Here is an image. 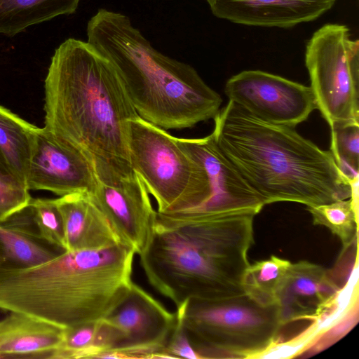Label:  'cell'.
<instances>
[{
    "label": "cell",
    "mask_w": 359,
    "mask_h": 359,
    "mask_svg": "<svg viewBox=\"0 0 359 359\" xmlns=\"http://www.w3.org/2000/svg\"><path fill=\"white\" fill-rule=\"evenodd\" d=\"M299 349L298 346L284 345L275 347L263 355L264 358H284L292 356Z\"/></svg>",
    "instance_id": "26"
},
{
    "label": "cell",
    "mask_w": 359,
    "mask_h": 359,
    "mask_svg": "<svg viewBox=\"0 0 359 359\" xmlns=\"http://www.w3.org/2000/svg\"><path fill=\"white\" fill-rule=\"evenodd\" d=\"M93 169L97 184L90 194L93 201L121 242L140 256L151 240L156 217L144 183L133 170Z\"/></svg>",
    "instance_id": "7"
},
{
    "label": "cell",
    "mask_w": 359,
    "mask_h": 359,
    "mask_svg": "<svg viewBox=\"0 0 359 359\" xmlns=\"http://www.w3.org/2000/svg\"><path fill=\"white\" fill-rule=\"evenodd\" d=\"M211 133L220 150L264 203L293 201L310 206L351 198V182L331 151L294 128L264 121L229 100Z\"/></svg>",
    "instance_id": "2"
},
{
    "label": "cell",
    "mask_w": 359,
    "mask_h": 359,
    "mask_svg": "<svg viewBox=\"0 0 359 359\" xmlns=\"http://www.w3.org/2000/svg\"><path fill=\"white\" fill-rule=\"evenodd\" d=\"M96 184L93 163L83 151L45 127H36L25 181L29 191H48L62 196L90 194Z\"/></svg>",
    "instance_id": "10"
},
{
    "label": "cell",
    "mask_w": 359,
    "mask_h": 359,
    "mask_svg": "<svg viewBox=\"0 0 359 359\" xmlns=\"http://www.w3.org/2000/svg\"><path fill=\"white\" fill-rule=\"evenodd\" d=\"M330 127V151L342 172L355 182L358 181L359 122H337Z\"/></svg>",
    "instance_id": "19"
},
{
    "label": "cell",
    "mask_w": 359,
    "mask_h": 359,
    "mask_svg": "<svg viewBox=\"0 0 359 359\" xmlns=\"http://www.w3.org/2000/svg\"><path fill=\"white\" fill-rule=\"evenodd\" d=\"M224 93L255 116L292 128L317 109L310 86L261 70H245L231 76Z\"/></svg>",
    "instance_id": "8"
},
{
    "label": "cell",
    "mask_w": 359,
    "mask_h": 359,
    "mask_svg": "<svg viewBox=\"0 0 359 359\" xmlns=\"http://www.w3.org/2000/svg\"><path fill=\"white\" fill-rule=\"evenodd\" d=\"M305 65L317 109L332 126L359 122V41L344 25L326 24L306 46Z\"/></svg>",
    "instance_id": "6"
},
{
    "label": "cell",
    "mask_w": 359,
    "mask_h": 359,
    "mask_svg": "<svg viewBox=\"0 0 359 359\" xmlns=\"http://www.w3.org/2000/svg\"><path fill=\"white\" fill-rule=\"evenodd\" d=\"M179 143L199 161L208 175L211 196L198 210L219 214L249 212L264 204L224 156L212 134L201 138H179Z\"/></svg>",
    "instance_id": "11"
},
{
    "label": "cell",
    "mask_w": 359,
    "mask_h": 359,
    "mask_svg": "<svg viewBox=\"0 0 359 359\" xmlns=\"http://www.w3.org/2000/svg\"><path fill=\"white\" fill-rule=\"evenodd\" d=\"M354 321L353 318H351L348 320H346L337 326H335L332 330V334L337 336L341 334L344 332L347 331L353 325Z\"/></svg>",
    "instance_id": "28"
},
{
    "label": "cell",
    "mask_w": 359,
    "mask_h": 359,
    "mask_svg": "<svg viewBox=\"0 0 359 359\" xmlns=\"http://www.w3.org/2000/svg\"><path fill=\"white\" fill-rule=\"evenodd\" d=\"M123 341L122 332L103 318L64 328L62 341L49 358H100L107 352L118 349Z\"/></svg>",
    "instance_id": "16"
},
{
    "label": "cell",
    "mask_w": 359,
    "mask_h": 359,
    "mask_svg": "<svg viewBox=\"0 0 359 359\" xmlns=\"http://www.w3.org/2000/svg\"><path fill=\"white\" fill-rule=\"evenodd\" d=\"M357 194L358 192L349 201L337 200L326 204L311 206L310 210L318 219L332 226L347 225L351 223L354 216L353 203L358 198V196H354Z\"/></svg>",
    "instance_id": "22"
},
{
    "label": "cell",
    "mask_w": 359,
    "mask_h": 359,
    "mask_svg": "<svg viewBox=\"0 0 359 359\" xmlns=\"http://www.w3.org/2000/svg\"><path fill=\"white\" fill-rule=\"evenodd\" d=\"M35 233L50 246L65 250L63 220L55 198H32L28 204Z\"/></svg>",
    "instance_id": "20"
},
{
    "label": "cell",
    "mask_w": 359,
    "mask_h": 359,
    "mask_svg": "<svg viewBox=\"0 0 359 359\" xmlns=\"http://www.w3.org/2000/svg\"><path fill=\"white\" fill-rule=\"evenodd\" d=\"M165 352L169 358H201L190 343L178 319L177 325L165 346Z\"/></svg>",
    "instance_id": "23"
},
{
    "label": "cell",
    "mask_w": 359,
    "mask_h": 359,
    "mask_svg": "<svg viewBox=\"0 0 359 359\" xmlns=\"http://www.w3.org/2000/svg\"><path fill=\"white\" fill-rule=\"evenodd\" d=\"M44 127L83 151L93 166L132 170L128 121L138 116L112 62L70 38L55 50L45 79Z\"/></svg>",
    "instance_id": "1"
},
{
    "label": "cell",
    "mask_w": 359,
    "mask_h": 359,
    "mask_svg": "<svg viewBox=\"0 0 359 359\" xmlns=\"http://www.w3.org/2000/svg\"><path fill=\"white\" fill-rule=\"evenodd\" d=\"M88 42L114 65L139 116L163 129H184L214 118L222 99L191 65L169 57L123 13L99 9Z\"/></svg>",
    "instance_id": "4"
},
{
    "label": "cell",
    "mask_w": 359,
    "mask_h": 359,
    "mask_svg": "<svg viewBox=\"0 0 359 359\" xmlns=\"http://www.w3.org/2000/svg\"><path fill=\"white\" fill-rule=\"evenodd\" d=\"M283 264L275 259L259 264L255 271L257 282L268 283L275 280L280 275Z\"/></svg>",
    "instance_id": "25"
},
{
    "label": "cell",
    "mask_w": 359,
    "mask_h": 359,
    "mask_svg": "<svg viewBox=\"0 0 359 359\" xmlns=\"http://www.w3.org/2000/svg\"><path fill=\"white\" fill-rule=\"evenodd\" d=\"M212 14L233 23L290 28L316 20L336 0H206Z\"/></svg>",
    "instance_id": "12"
},
{
    "label": "cell",
    "mask_w": 359,
    "mask_h": 359,
    "mask_svg": "<svg viewBox=\"0 0 359 359\" xmlns=\"http://www.w3.org/2000/svg\"><path fill=\"white\" fill-rule=\"evenodd\" d=\"M104 319L123 335L121 348L111 351L112 358H169L165 346L177 323L176 312L135 283Z\"/></svg>",
    "instance_id": "9"
},
{
    "label": "cell",
    "mask_w": 359,
    "mask_h": 359,
    "mask_svg": "<svg viewBox=\"0 0 359 359\" xmlns=\"http://www.w3.org/2000/svg\"><path fill=\"white\" fill-rule=\"evenodd\" d=\"M3 264H4V259H3V257H2L1 253L0 252V265H1Z\"/></svg>",
    "instance_id": "29"
},
{
    "label": "cell",
    "mask_w": 359,
    "mask_h": 359,
    "mask_svg": "<svg viewBox=\"0 0 359 359\" xmlns=\"http://www.w3.org/2000/svg\"><path fill=\"white\" fill-rule=\"evenodd\" d=\"M135 252L123 244L65 250L30 268L0 265V311L62 328L106 318L132 284Z\"/></svg>",
    "instance_id": "3"
},
{
    "label": "cell",
    "mask_w": 359,
    "mask_h": 359,
    "mask_svg": "<svg viewBox=\"0 0 359 359\" xmlns=\"http://www.w3.org/2000/svg\"><path fill=\"white\" fill-rule=\"evenodd\" d=\"M0 179L4 181L20 184L13 176L6 162L0 154ZM24 186V185H23Z\"/></svg>",
    "instance_id": "27"
},
{
    "label": "cell",
    "mask_w": 359,
    "mask_h": 359,
    "mask_svg": "<svg viewBox=\"0 0 359 359\" xmlns=\"http://www.w3.org/2000/svg\"><path fill=\"white\" fill-rule=\"evenodd\" d=\"M126 144L131 167L154 197L158 212L196 208L210 197L203 166L166 130L137 116L127 123Z\"/></svg>",
    "instance_id": "5"
},
{
    "label": "cell",
    "mask_w": 359,
    "mask_h": 359,
    "mask_svg": "<svg viewBox=\"0 0 359 359\" xmlns=\"http://www.w3.org/2000/svg\"><path fill=\"white\" fill-rule=\"evenodd\" d=\"M31 199L25 186L0 179V223L25 208Z\"/></svg>",
    "instance_id": "21"
},
{
    "label": "cell",
    "mask_w": 359,
    "mask_h": 359,
    "mask_svg": "<svg viewBox=\"0 0 359 359\" xmlns=\"http://www.w3.org/2000/svg\"><path fill=\"white\" fill-rule=\"evenodd\" d=\"M55 201L63 220L65 250H94L123 244L90 193H72Z\"/></svg>",
    "instance_id": "13"
},
{
    "label": "cell",
    "mask_w": 359,
    "mask_h": 359,
    "mask_svg": "<svg viewBox=\"0 0 359 359\" xmlns=\"http://www.w3.org/2000/svg\"><path fill=\"white\" fill-rule=\"evenodd\" d=\"M36 128L0 106V154L15 178L25 187Z\"/></svg>",
    "instance_id": "17"
},
{
    "label": "cell",
    "mask_w": 359,
    "mask_h": 359,
    "mask_svg": "<svg viewBox=\"0 0 359 359\" xmlns=\"http://www.w3.org/2000/svg\"><path fill=\"white\" fill-rule=\"evenodd\" d=\"M27 206L0 223V252L3 264L30 268L46 263L60 253L39 238L34 231L25 228Z\"/></svg>",
    "instance_id": "15"
},
{
    "label": "cell",
    "mask_w": 359,
    "mask_h": 359,
    "mask_svg": "<svg viewBox=\"0 0 359 359\" xmlns=\"http://www.w3.org/2000/svg\"><path fill=\"white\" fill-rule=\"evenodd\" d=\"M80 0H0V34L13 36L27 27L75 13Z\"/></svg>",
    "instance_id": "18"
},
{
    "label": "cell",
    "mask_w": 359,
    "mask_h": 359,
    "mask_svg": "<svg viewBox=\"0 0 359 359\" xmlns=\"http://www.w3.org/2000/svg\"><path fill=\"white\" fill-rule=\"evenodd\" d=\"M64 328L36 317L9 312L0 320V358H49Z\"/></svg>",
    "instance_id": "14"
},
{
    "label": "cell",
    "mask_w": 359,
    "mask_h": 359,
    "mask_svg": "<svg viewBox=\"0 0 359 359\" xmlns=\"http://www.w3.org/2000/svg\"><path fill=\"white\" fill-rule=\"evenodd\" d=\"M292 291L297 294L309 296L320 292H330L332 290L326 285L317 283L310 278L301 276L292 283Z\"/></svg>",
    "instance_id": "24"
}]
</instances>
